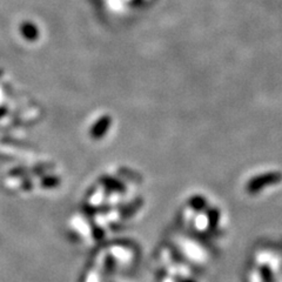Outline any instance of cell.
I'll return each instance as SVG.
<instances>
[{"mask_svg": "<svg viewBox=\"0 0 282 282\" xmlns=\"http://www.w3.org/2000/svg\"><path fill=\"white\" fill-rule=\"evenodd\" d=\"M220 220V213L217 209H209L208 210V225L210 229H216L217 223Z\"/></svg>", "mask_w": 282, "mask_h": 282, "instance_id": "cell-3", "label": "cell"}, {"mask_svg": "<svg viewBox=\"0 0 282 282\" xmlns=\"http://www.w3.org/2000/svg\"><path fill=\"white\" fill-rule=\"evenodd\" d=\"M189 205L192 206L193 209L201 212V210H203L207 207V201L202 196H193V199H191V201H189Z\"/></svg>", "mask_w": 282, "mask_h": 282, "instance_id": "cell-2", "label": "cell"}, {"mask_svg": "<svg viewBox=\"0 0 282 282\" xmlns=\"http://www.w3.org/2000/svg\"><path fill=\"white\" fill-rule=\"evenodd\" d=\"M180 282H195V281L191 280V278H181V280H180Z\"/></svg>", "mask_w": 282, "mask_h": 282, "instance_id": "cell-5", "label": "cell"}, {"mask_svg": "<svg viewBox=\"0 0 282 282\" xmlns=\"http://www.w3.org/2000/svg\"><path fill=\"white\" fill-rule=\"evenodd\" d=\"M261 276H262L263 282H274V276L269 267L263 266L261 268Z\"/></svg>", "mask_w": 282, "mask_h": 282, "instance_id": "cell-4", "label": "cell"}, {"mask_svg": "<svg viewBox=\"0 0 282 282\" xmlns=\"http://www.w3.org/2000/svg\"><path fill=\"white\" fill-rule=\"evenodd\" d=\"M281 180H282V175L280 173H267V174H262L250 180L247 185V189L248 192L254 194V193L260 192L261 189L264 188V187L269 185H275V183L280 182Z\"/></svg>", "mask_w": 282, "mask_h": 282, "instance_id": "cell-1", "label": "cell"}]
</instances>
